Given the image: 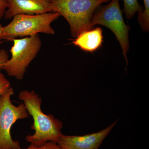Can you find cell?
I'll use <instances>...</instances> for the list:
<instances>
[{"instance_id":"cell-6","label":"cell","mask_w":149,"mask_h":149,"mask_svg":"<svg viewBox=\"0 0 149 149\" xmlns=\"http://www.w3.org/2000/svg\"><path fill=\"white\" fill-rule=\"evenodd\" d=\"M10 87L0 96V149L20 148L18 141H14L11 135V129L17 120L27 118L29 114L23 103L14 105L11 97L14 94Z\"/></svg>"},{"instance_id":"cell-12","label":"cell","mask_w":149,"mask_h":149,"mask_svg":"<svg viewBox=\"0 0 149 149\" xmlns=\"http://www.w3.org/2000/svg\"><path fill=\"white\" fill-rule=\"evenodd\" d=\"M11 149H60L56 142L49 141L40 145L30 144L26 148H21V147L17 148Z\"/></svg>"},{"instance_id":"cell-9","label":"cell","mask_w":149,"mask_h":149,"mask_svg":"<svg viewBox=\"0 0 149 149\" xmlns=\"http://www.w3.org/2000/svg\"><path fill=\"white\" fill-rule=\"evenodd\" d=\"M102 30L100 27L83 31L74 38L72 43L84 52L93 53L102 46Z\"/></svg>"},{"instance_id":"cell-7","label":"cell","mask_w":149,"mask_h":149,"mask_svg":"<svg viewBox=\"0 0 149 149\" xmlns=\"http://www.w3.org/2000/svg\"><path fill=\"white\" fill-rule=\"evenodd\" d=\"M117 121L97 133L84 136L63 135L57 143L60 149H98Z\"/></svg>"},{"instance_id":"cell-4","label":"cell","mask_w":149,"mask_h":149,"mask_svg":"<svg viewBox=\"0 0 149 149\" xmlns=\"http://www.w3.org/2000/svg\"><path fill=\"white\" fill-rule=\"evenodd\" d=\"M109 2L107 5H102L96 9L91 19V24L93 27L100 24L111 30L120 44L127 65V54L130 47V27L124 22L119 0H111Z\"/></svg>"},{"instance_id":"cell-8","label":"cell","mask_w":149,"mask_h":149,"mask_svg":"<svg viewBox=\"0 0 149 149\" xmlns=\"http://www.w3.org/2000/svg\"><path fill=\"white\" fill-rule=\"evenodd\" d=\"M4 18L10 19L17 15H33L52 12L50 0H7Z\"/></svg>"},{"instance_id":"cell-16","label":"cell","mask_w":149,"mask_h":149,"mask_svg":"<svg viewBox=\"0 0 149 149\" xmlns=\"http://www.w3.org/2000/svg\"><path fill=\"white\" fill-rule=\"evenodd\" d=\"M3 27L2 24H0V45H1L2 42V36L3 34Z\"/></svg>"},{"instance_id":"cell-11","label":"cell","mask_w":149,"mask_h":149,"mask_svg":"<svg viewBox=\"0 0 149 149\" xmlns=\"http://www.w3.org/2000/svg\"><path fill=\"white\" fill-rule=\"evenodd\" d=\"M144 8L138 13V22L142 31L148 32L149 30V0H143Z\"/></svg>"},{"instance_id":"cell-15","label":"cell","mask_w":149,"mask_h":149,"mask_svg":"<svg viewBox=\"0 0 149 149\" xmlns=\"http://www.w3.org/2000/svg\"><path fill=\"white\" fill-rule=\"evenodd\" d=\"M7 8V0H0V19L4 16Z\"/></svg>"},{"instance_id":"cell-3","label":"cell","mask_w":149,"mask_h":149,"mask_svg":"<svg viewBox=\"0 0 149 149\" xmlns=\"http://www.w3.org/2000/svg\"><path fill=\"white\" fill-rule=\"evenodd\" d=\"M61 16L58 13L49 12L39 15L19 14L3 27L2 40L13 41L17 37H30L39 33L54 35L51 24Z\"/></svg>"},{"instance_id":"cell-1","label":"cell","mask_w":149,"mask_h":149,"mask_svg":"<svg viewBox=\"0 0 149 149\" xmlns=\"http://www.w3.org/2000/svg\"><path fill=\"white\" fill-rule=\"evenodd\" d=\"M18 98L23 102L27 112L33 119L31 128L34 130L35 133L26 136V141L36 145L49 141L57 143L63 135L61 132L63 123L53 115L45 114L42 111V97L33 90H24L19 93Z\"/></svg>"},{"instance_id":"cell-13","label":"cell","mask_w":149,"mask_h":149,"mask_svg":"<svg viewBox=\"0 0 149 149\" xmlns=\"http://www.w3.org/2000/svg\"><path fill=\"white\" fill-rule=\"evenodd\" d=\"M10 87V82L0 72V96L4 94Z\"/></svg>"},{"instance_id":"cell-14","label":"cell","mask_w":149,"mask_h":149,"mask_svg":"<svg viewBox=\"0 0 149 149\" xmlns=\"http://www.w3.org/2000/svg\"><path fill=\"white\" fill-rule=\"evenodd\" d=\"M9 59L8 54L4 49L0 50V70H2L5 63Z\"/></svg>"},{"instance_id":"cell-5","label":"cell","mask_w":149,"mask_h":149,"mask_svg":"<svg viewBox=\"0 0 149 149\" xmlns=\"http://www.w3.org/2000/svg\"><path fill=\"white\" fill-rule=\"evenodd\" d=\"M13 41V45L10 50L11 58L4 64L3 70L9 76L22 80L29 65L39 53L42 41L39 34L14 39Z\"/></svg>"},{"instance_id":"cell-2","label":"cell","mask_w":149,"mask_h":149,"mask_svg":"<svg viewBox=\"0 0 149 149\" xmlns=\"http://www.w3.org/2000/svg\"><path fill=\"white\" fill-rule=\"evenodd\" d=\"M52 12L58 13L68 22L70 33L76 38L93 29L91 19L100 6L111 0H50Z\"/></svg>"},{"instance_id":"cell-10","label":"cell","mask_w":149,"mask_h":149,"mask_svg":"<svg viewBox=\"0 0 149 149\" xmlns=\"http://www.w3.org/2000/svg\"><path fill=\"white\" fill-rule=\"evenodd\" d=\"M123 11L126 18L130 19L136 13L142 11L143 7L139 4L138 0H123Z\"/></svg>"}]
</instances>
